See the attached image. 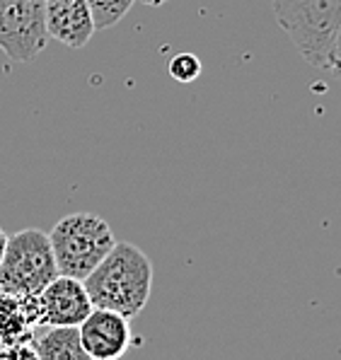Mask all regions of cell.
<instances>
[{"label":"cell","mask_w":341,"mask_h":360,"mask_svg":"<svg viewBox=\"0 0 341 360\" xmlns=\"http://www.w3.org/2000/svg\"><path fill=\"white\" fill-rule=\"evenodd\" d=\"M82 285L95 307L134 319L150 300L153 262L131 242H117Z\"/></svg>","instance_id":"6da1fadb"},{"label":"cell","mask_w":341,"mask_h":360,"mask_svg":"<svg viewBox=\"0 0 341 360\" xmlns=\"http://www.w3.org/2000/svg\"><path fill=\"white\" fill-rule=\"evenodd\" d=\"M58 276L85 281L117 245L109 223L95 213H70L49 232Z\"/></svg>","instance_id":"7a4b0ae2"},{"label":"cell","mask_w":341,"mask_h":360,"mask_svg":"<svg viewBox=\"0 0 341 360\" xmlns=\"http://www.w3.org/2000/svg\"><path fill=\"white\" fill-rule=\"evenodd\" d=\"M271 8L300 56L324 70L329 44L341 25V0H271Z\"/></svg>","instance_id":"3957f363"},{"label":"cell","mask_w":341,"mask_h":360,"mask_svg":"<svg viewBox=\"0 0 341 360\" xmlns=\"http://www.w3.org/2000/svg\"><path fill=\"white\" fill-rule=\"evenodd\" d=\"M58 276L49 232L37 228L20 230L8 237L0 262V290L13 297H37Z\"/></svg>","instance_id":"277c9868"},{"label":"cell","mask_w":341,"mask_h":360,"mask_svg":"<svg viewBox=\"0 0 341 360\" xmlns=\"http://www.w3.org/2000/svg\"><path fill=\"white\" fill-rule=\"evenodd\" d=\"M44 0H0V51L8 58L30 63L46 49Z\"/></svg>","instance_id":"5b68a950"},{"label":"cell","mask_w":341,"mask_h":360,"mask_svg":"<svg viewBox=\"0 0 341 360\" xmlns=\"http://www.w3.org/2000/svg\"><path fill=\"white\" fill-rule=\"evenodd\" d=\"M80 343L92 360H119L131 348V324L112 309L92 307L78 324Z\"/></svg>","instance_id":"8992f818"},{"label":"cell","mask_w":341,"mask_h":360,"mask_svg":"<svg viewBox=\"0 0 341 360\" xmlns=\"http://www.w3.org/2000/svg\"><path fill=\"white\" fill-rule=\"evenodd\" d=\"M39 302V322L49 326H78L92 312V300L78 278L56 276L37 295Z\"/></svg>","instance_id":"52a82bcc"},{"label":"cell","mask_w":341,"mask_h":360,"mask_svg":"<svg viewBox=\"0 0 341 360\" xmlns=\"http://www.w3.org/2000/svg\"><path fill=\"white\" fill-rule=\"evenodd\" d=\"M49 39L68 49H82L95 34L87 0H44Z\"/></svg>","instance_id":"ba28073f"},{"label":"cell","mask_w":341,"mask_h":360,"mask_svg":"<svg viewBox=\"0 0 341 360\" xmlns=\"http://www.w3.org/2000/svg\"><path fill=\"white\" fill-rule=\"evenodd\" d=\"M37 360H92L80 343L78 326H51L34 343Z\"/></svg>","instance_id":"9c48e42d"},{"label":"cell","mask_w":341,"mask_h":360,"mask_svg":"<svg viewBox=\"0 0 341 360\" xmlns=\"http://www.w3.org/2000/svg\"><path fill=\"white\" fill-rule=\"evenodd\" d=\"M134 3L136 0H87L95 32L109 30V27L121 22L129 15V10L134 8Z\"/></svg>","instance_id":"30bf717a"},{"label":"cell","mask_w":341,"mask_h":360,"mask_svg":"<svg viewBox=\"0 0 341 360\" xmlns=\"http://www.w3.org/2000/svg\"><path fill=\"white\" fill-rule=\"evenodd\" d=\"M169 75L177 82H194L201 75V60L194 53H177L169 60Z\"/></svg>","instance_id":"8fae6325"},{"label":"cell","mask_w":341,"mask_h":360,"mask_svg":"<svg viewBox=\"0 0 341 360\" xmlns=\"http://www.w3.org/2000/svg\"><path fill=\"white\" fill-rule=\"evenodd\" d=\"M324 70H329L332 75L341 77V25L334 34L332 44H329V51H327V60H324Z\"/></svg>","instance_id":"7c38bea8"},{"label":"cell","mask_w":341,"mask_h":360,"mask_svg":"<svg viewBox=\"0 0 341 360\" xmlns=\"http://www.w3.org/2000/svg\"><path fill=\"white\" fill-rule=\"evenodd\" d=\"M5 245H8V235L0 228V262H3V254H5Z\"/></svg>","instance_id":"4fadbf2b"},{"label":"cell","mask_w":341,"mask_h":360,"mask_svg":"<svg viewBox=\"0 0 341 360\" xmlns=\"http://www.w3.org/2000/svg\"><path fill=\"white\" fill-rule=\"evenodd\" d=\"M143 5H148V8H160V5H165L167 0H141Z\"/></svg>","instance_id":"5bb4252c"}]
</instances>
